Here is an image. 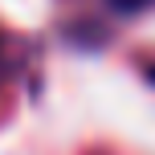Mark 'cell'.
Instances as JSON below:
<instances>
[{
  "instance_id": "obj_2",
  "label": "cell",
  "mask_w": 155,
  "mask_h": 155,
  "mask_svg": "<svg viewBox=\"0 0 155 155\" xmlns=\"http://www.w3.org/2000/svg\"><path fill=\"white\" fill-rule=\"evenodd\" d=\"M0 82H4V45H0Z\"/></svg>"
},
{
  "instance_id": "obj_1",
  "label": "cell",
  "mask_w": 155,
  "mask_h": 155,
  "mask_svg": "<svg viewBox=\"0 0 155 155\" xmlns=\"http://www.w3.org/2000/svg\"><path fill=\"white\" fill-rule=\"evenodd\" d=\"M114 12H123V16H135V12H147V8H155V0H106Z\"/></svg>"
}]
</instances>
